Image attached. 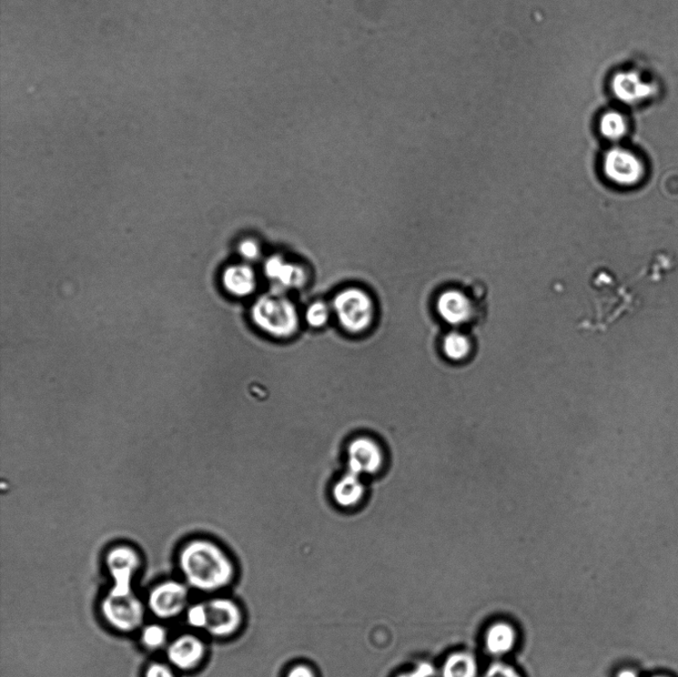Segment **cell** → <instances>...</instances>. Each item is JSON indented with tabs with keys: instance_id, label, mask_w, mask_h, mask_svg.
Returning <instances> with one entry per match:
<instances>
[{
	"instance_id": "cell-11",
	"label": "cell",
	"mask_w": 678,
	"mask_h": 677,
	"mask_svg": "<svg viewBox=\"0 0 678 677\" xmlns=\"http://www.w3.org/2000/svg\"><path fill=\"white\" fill-rule=\"evenodd\" d=\"M263 272L277 287L278 293L302 288L308 281V272L305 268L287 260L280 255L269 257L263 265Z\"/></svg>"
},
{
	"instance_id": "cell-25",
	"label": "cell",
	"mask_w": 678,
	"mask_h": 677,
	"mask_svg": "<svg viewBox=\"0 0 678 677\" xmlns=\"http://www.w3.org/2000/svg\"><path fill=\"white\" fill-rule=\"evenodd\" d=\"M146 677H175V675L168 665L156 663L148 666Z\"/></svg>"
},
{
	"instance_id": "cell-2",
	"label": "cell",
	"mask_w": 678,
	"mask_h": 677,
	"mask_svg": "<svg viewBox=\"0 0 678 677\" xmlns=\"http://www.w3.org/2000/svg\"><path fill=\"white\" fill-rule=\"evenodd\" d=\"M252 324L261 334L277 342H289L300 331L301 321L297 308L281 293L260 296L250 309Z\"/></svg>"
},
{
	"instance_id": "cell-5",
	"label": "cell",
	"mask_w": 678,
	"mask_h": 677,
	"mask_svg": "<svg viewBox=\"0 0 678 677\" xmlns=\"http://www.w3.org/2000/svg\"><path fill=\"white\" fill-rule=\"evenodd\" d=\"M140 564V555L131 545L119 543L109 549L106 555V565L113 578L114 584L108 594L114 596L133 594V579Z\"/></svg>"
},
{
	"instance_id": "cell-14",
	"label": "cell",
	"mask_w": 678,
	"mask_h": 677,
	"mask_svg": "<svg viewBox=\"0 0 678 677\" xmlns=\"http://www.w3.org/2000/svg\"><path fill=\"white\" fill-rule=\"evenodd\" d=\"M222 287L231 296L244 298L257 289L258 280L254 268L246 264L228 267L221 276Z\"/></svg>"
},
{
	"instance_id": "cell-20",
	"label": "cell",
	"mask_w": 678,
	"mask_h": 677,
	"mask_svg": "<svg viewBox=\"0 0 678 677\" xmlns=\"http://www.w3.org/2000/svg\"><path fill=\"white\" fill-rule=\"evenodd\" d=\"M331 318V308L323 301L311 303L305 313L306 324L313 330L325 327Z\"/></svg>"
},
{
	"instance_id": "cell-7",
	"label": "cell",
	"mask_w": 678,
	"mask_h": 677,
	"mask_svg": "<svg viewBox=\"0 0 678 677\" xmlns=\"http://www.w3.org/2000/svg\"><path fill=\"white\" fill-rule=\"evenodd\" d=\"M207 625L205 631L216 639H229L244 625L240 606L228 597H215L205 602Z\"/></svg>"
},
{
	"instance_id": "cell-1",
	"label": "cell",
	"mask_w": 678,
	"mask_h": 677,
	"mask_svg": "<svg viewBox=\"0 0 678 677\" xmlns=\"http://www.w3.org/2000/svg\"><path fill=\"white\" fill-rule=\"evenodd\" d=\"M178 563L186 584L200 592L224 590L236 578V564L229 552L218 541L205 537L182 545Z\"/></svg>"
},
{
	"instance_id": "cell-24",
	"label": "cell",
	"mask_w": 678,
	"mask_h": 677,
	"mask_svg": "<svg viewBox=\"0 0 678 677\" xmlns=\"http://www.w3.org/2000/svg\"><path fill=\"white\" fill-rule=\"evenodd\" d=\"M485 677H521V675L510 665L494 663Z\"/></svg>"
},
{
	"instance_id": "cell-18",
	"label": "cell",
	"mask_w": 678,
	"mask_h": 677,
	"mask_svg": "<svg viewBox=\"0 0 678 677\" xmlns=\"http://www.w3.org/2000/svg\"><path fill=\"white\" fill-rule=\"evenodd\" d=\"M470 350L469 340L459 333H451L444 339L443 351L450 360L461 361L467 358Z\"/></svg>"
},
{
	"instance_id": "cell-8",
	"label": "cell",
	"mask_w": 678,
	"mask_h": 677,
	"mask_svg": "<svg viewBox=\"0 0 678 677\" xmlns=\"http://www.w3.org/2000/svg\"><path fill=\"white\" fill-rule=\"evenodd\" d=\"M188 585L175 580H167L150 591L147 606L155 617L169 620L178 617L188 604Z\"/></svg>"
},
{
	"instance_id": "cell-17",
	"label": "cell",
	"mask_w": 678,
	"mask_h": 677,
	"mask_svg": "<svg viewBox=\"0 0 678 677\" xmlns=\"http://www.w3.org/2000/svg\"><path fill=\"white\" fill-rule=\"evenodd\" d=\"M477 673V661L472 653L466 652L449 655L442 668V677H476Z\"/></svg>"
},
{
	"instance_id": "cell-28",
	"label": "cell",
	"mask_w": 678,
	"mask_h": 677,
	"mask_svg": "<svg viewBox=\"0 0 678 677\" xmlns=\"http://www.w3.org/2000/svg\"><path fill=\"white\" fill-rule=\"evenodd\" d=\"M397 677H418L412 672L399 674Z\"/></svg>"
},
{
	"instance_id": "cell-29",
	"label": "cell",
	"mask_w": 678,
	"mask_h": 677,
	"mask_svg": "<svg viewBox=\"0 0 678 677\" xmlns=\"http://www.w3.org/2000/svg\"><path fill=\"white\" fill-rule=\"evenodd\" d=\"M656 677H664V676H656Z\"/></svg>"
},
{
	"instance_id": "cell-16",
	"label": "cell",
	"mask_w": 678,
	"mask_h": 677,
	"mask_svg": "<svg viewBox=\"0 0 678 677\" xmlns=\"http://www.w3.org/2000/svg\"><path fill=\"white\" fill-rule=\"evenodd\" d=\"M515 642H517V632L508 623H495L485 634V648L494 655H502L511 652Z\"/></svg>"
},
{
	"instance_id": "cell-15",
	"label": "cell",
	"mask_w": 678,
	"mask_h": 677,
	"mask_svg": "<svg viewBox=\"0 0 678 677\" xmlns=\"http://www.w3.org/2000/svg\"><path fill=\"white\" fill-rule=\"evenodd\" d=\"M438 312L441 317L450 324H461L470 316V302L463 293L450 290L440 296Z\"/></svg>"
},
{
	"instance_id": "cell-23",
	"label": "cell",
	"mask_w": 678,
	"mask_h": 677,
	"mask_svg": "<svg viewBox=\"0 0 678 677\" xmlns=\"http://www.w3.org/2000/svg\"><path fill=\"white\" fill-rule=\"evenodd\" d=\"M239 255L246 261H256L261 255V248L254 239H246L240 242L238 247Z\"/></svg>"
},
{
	"instance_id": "cell-4",
	"label": "cell",
	"mask_w": 678,
	"mask_h": 677,
	"mask_svg": "<svg viewBox=\"0 0 678 677\" xmlns=\"http://www.w3.org/2000/svg\"><path fill=\"white\" fill-rule=\"evenodd\" d=\"M346 470L367 480L379 477L386 471L389 454L386 447L372 434L353 437L345 448Z\"/></svg>"
},
{
	"instance_id": "cell-21",
	"label": "cell",
	"mask_w": 678,
	"mask_h": 677,
	"mask_svg": "<svg viewBox=\"0 0 678 677\" xmlns=\"http://www.w3.org/2000/svg\"><path fill=\"white\" fill-rule=\"evenodd\" d=\"M141 642L149 650H159L167 642V632L160 625H148L141 632Z\"/></svg>"
},
{
	"instance_id": "cell-22",
	"label": "cell",
	"mask_w": 678,
	"mask_h": 677,
	"mask_svg": "<svg viewBox=\"0 0 678 677\" xmlns=\"http://www.w3.org/2000/svg\"><path fill=\"white\" fill-rule=\"evenodd\" d=\"M187 623L192 628L205 630L207 625V608L205 603L190 606L186 613Z\"/></svg>"
},
{
	"instance_id": "cell-27",
	"label": "cell",
	"mask_w": 678,
	"mask_h": 677,
	"mask_svg": "<svg viewBox=\"0 0 678 677\" xmlns=\"http://www.w3.org/2000/svg\"><path fill=\"white\" fill-rule=\"evenodd\" d=\"M617 677H637V676L633 671L626 670V671L619 672L618 676Z\"/></svg>"
},
{
	"instance_id": "cell-3",
	"label": "cell",
	"mask_w": 678,
	"mask_h": 677,
	"mask_svg": "<svg viewBox=\"0 0 678 677\" xmlns=\"http://www.w3.org/2000/svg\"><path fill=\"white\" fill-rule=\"evenodd\" d=\"M332 308L340 328L351 337L368 334L376 318L372 296L359 287H349L337 293Z\"/></svg>"
},
{
	"instance_id": "cell-26",
	"label": "cell",
	"mask_w": 678,
	"mask_h": 677,
	"mask_svg": "<svg viewBox=\"0 0 678 677\" xmlns=\"http://www.w3.org/2000/svg\"><path fill=\"white\" fill-rule=\"evenodd\" d=\"M286 677H318V675L309 664L297 663L289 669Z\"/></svg>"
},
{
	"instance_id": "cell-19",
	"label": "cell",
	"mask_w": 678,
	"mask_h": 677,
	"mask_svg": "<svg viewBox=\"0 0 678 677\" xmlns=\"http://www.w3.org/2000/svg\"><path fill=\"white\" fill-rule=\"evenodd\" d=\"M602 135L611 140L620 139L626 131L625 118L618 112L606 113L600 120Z\"/></svg>"
},
{
	"instance_id": "cell-13",
	"label": "cell",
	"mask_w": 678,
	"mask_h": 677,
	"mask_svg": "<svg viewBox=\"0 0 678 677\" xmlns=\"http://www.w3.org/2000/svg\"><path fill=\"white\" fill-rule=\"evenodd\" d=\"M612 90L616 98L625 104L643 102L654 93V86L645 82L635 71L616 74L612 80Z\"/></svg>"
},
{
	"instance_id": "cell-6",
	"label": "cell",
	"mask_w": 678,
	"mask_h": 677,
	"mask_svg": "<svg viewBox=\"0 0 678 677\" xmlns=\"http://www.w3.org/2000/svg\"><path fill=\"white\" fill-rule=\"evenodd\" d=\"M100 610L111 628L120 633L137 631L145 620V606L135 593L126 596L108 594Z\"/></svg>"
},
{
	"instance_id": "cell-10",
	"label": "cell",
	"mask_w": 678,
	"mask_h": 677,
	"mask_svg": "<svg viewBox=\"0 0 678 677\" xmlns=\"http://www.w3.org/2000/svg\"><path fill=\"white\" fill-rule=\"evenodd\" d=\"M604 170L607 177L622 186L636 184L644 174L639 158L629 150L622 148H614L606 155Z\"/></svg>"
},
{
	"instance_id": "cell-9",
	"label": "cell",
	"mask_w": 678,
	"mask_h": 677,
	"mask_svg": "<svg viewBox=\"0 0 678 677\" xmlns=\"http://www.w3.org/2000/svg\"><path fill=\"white\" fill-rule=\"evenodd\" d=\"M330 496L339 510L355 512L362 508L368 499V480L345 470L332 483Z\"/></svg>"
},
{
	"instance_id": "cell-12",
	"label": "cell",
	"mask_w": 678,
	"mask_h": 677,
	"mask_svg": "<svg viewBox=\"0 0 678 677\" xmlns=\"http://www.w3.org/2000/svg\"><path fill=\"white\" fill-rule=\"evenodd\" d=\"M206 656V645L197 635L186 634L178 636L168 645L167 659L180 671H193Z\"/></svg>"
}]
</instances>
